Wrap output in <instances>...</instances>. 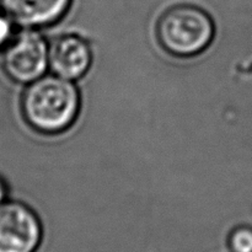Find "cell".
<instances>
[{"mask_svg":"<svg viewBox=\"0 0 252 252\" xmlns=\"http://www.w3.org/2000/svg\"><path fill=\"white\" fill-rule=\"evenodd\" d=\"M214 31V22L208 12L189 4L170 7L157 26L160 46L180 58L202 53L213 41Z\"/></svg>","mask_w":252,"mask_h":252,"instance_id":"7a4b0ae2","label":"cell"},{"mask_svg":"<svg viewBox=\"0 0 252 252\" xmlns=\"http://www.w3.org/2000/svg\"><path fill=\"white\" fill-rule=\"evenodd\" d=\"M1 9L15 24L25 29H41L58 22L71 0H0Z\"/></svg>","mask_w":252,"mask_h":252,"instance_id":"8992f818","label":"cell"},{"mask_svg":"<svg viewBox=\"0 0 252 252\" xmlns=\"http://www.w3.org/2000/svg\"><path fill=\"white\" fill-rule=\"evenodd\" d=\"M42 240L37 214L22 202L0 204V252H36Z\"/></svg>","mask_w":252,"mask_h":252,"instance_id":"277c9868","label":"cell"},{"mask_svg":"<svg viewBox=\"0 0 252 252\" xmlns=\"http://www.w3.org/2000/svg\"><path fill=\"white\" fill-rule=\"evenodd\" d=\"M21 110L27 125L43 134H58L73 126L80 110L74 83L56 74L32 81L25 90Z\"/></svg>","mask_w":252,"mask_h":252,"instance_id":"6da1fadb","label":"cell"},{"mask_svg":"<svg viewBox=\"0 0 252 252\" xmlns=\"http://www.w3.org/2000/svg\"><path fill=\"white\" fill-rule=\"evenodd\" d=\"M229 248L233 252H252V228L239 226L229 236Z\"/></svg>","mask_w":252,"mask_h":252,"instance_id":"52a82bcc","label":"cell"},{"mask_svg":"<svg viewBox=\"0 0 252 252\" xmlns=\"http://www.w3.org/2000/svg\"><path fill=\"white\" fill-rule=\"evenodd\" d=\"M6 193H7L6 186H5L4 181L0 179V204H2L5 202V198H6Z\"/></svg>","mask_w":252,"mask_h":252,"instance_id":"9c48e42d","label":"cell"},{"mask_svg":"<svg viewBox=\"0 0 252 252\" xmlns=\"http://www.w3.org/2000/svg\"><path fill=\"white\" fill-rule=\"evenodd\" d=\"M93 53L88 42L76 34H62L48 46V68L68 80H78L91 65Z\"/></svg>","mask_w":252,"mask_h":252,"instance_id":"5b68a950","label":"cell"},{"mask_svg":"<svg viewBox=\"0 0 252 252\" xmlns=\"http://www.w3.org/2000/svg\"><path fill=\"white\" fill-rule=\"evenodd\" d=\"M14 24L15 22L4 11H0V48L6 47L15 36Z\"/></svg>","mask_w":252,"mask_h":252,"instance_id":"ba28073f","label":"cell"},{"mask_svg":"<svg viewBox=\"0 0 252 252\" xmlns=\"http://www.w3.org/2000/svg\"><path fill=\"white\" fill-rule=\"evenodd\" d=\"M48 46L34 29L22 30L12 37L4 51L2 65L11 80L30 84L44 75L48 68Z\"/></svg>","mask_w":252,"mask_h":252,"instance_id":"3957f363","label":"cell"}]
</instances>
